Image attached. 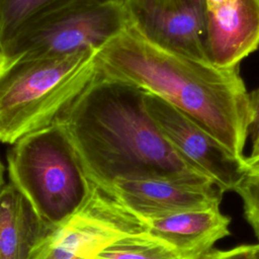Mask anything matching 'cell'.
Masks as SVG:
<instances>
[{"label": "cell", "instance_id": "cell-1", "mask_svg": "<svg viewBox=\"0 0 259 259\" xmlns=\"http://www.w3.org/2000/svg\"><path fill=\"white\" fill-rule=\"evenodd\" d=\"M144 93L128 83L96 73L58 120L89 179L110 193L119 179L213 183L163 136L145 107Z\"/></svg>", "mask_w": 259, "mask_h": 259}, {"label": "cell", "instance_id": "cell-2", "mask_svg": "<svg viewBox=\"0 0 259 259\" xmlns=\"http://www.w3.org/2000/svg\"><path fill=\"white\" fill-rule=\"evenodd\" d=\"M96 67L98 75L178 108L245 162L249 92L239 66L221 68L168 51L130 24L96 53Z\"/></svg>", "mask_w": 259, "mask_h": 259}, {"label": "cell", "instance_id": "cell-3", "mask_svg": "<svg viewBox=\"0 0 259 259\" xmlns=\"http://www.w3.org/2000/svg\"><path fill=\"white\" fill-rule=\"evenodd\" d=\"M31 59L0 66V143L58 121L97 73L96 53Z\"/></svg>", "mask_w": 259, "mask_h": 259}, {"label": "cell", "instance_id": "cell-4", "mask_svg": "<svg viewBox=\"0 0 259 259\" xmlns=\"http://www.w3.org/2000/svg\"><path fill=\"white\" fill-rule=\"evenodd\" d=\"M7 165L9 182L51 228L75 214L94 188L60 121L15 142L8 151Z\"/></svg>", "mask_w": 259, "mask_h": 259}, {"label": "cell", "instance_id": "cell-5", "mask_svg": "<svg viewBox=\"0 0 259 259\" xmlns=\"http://www.w3.org/2000/svg\"><path fill=\"white\" fill-rule=\"evenodd\" d=\"M131 24L125 4L71 0L26 21L1 53V64L99 51Z\"/></svg>", "mask_w": 259, "mask_h": 259}, {"label": "cell", "instance_id": "cell-6", "mask_svg": "<svg viewBox=\"0 0 259 259\" xmlns=\"http://www.w3.org/2000/svg\"><path fill=\"white\" fill-rule=\"evenodd\" d=\"M148 232L147 223L125 207L113 193L94 184L86 203L53 228L28 259H94L115 240Z\"/></svg>", "mask_w": 259, "mask_h": 259}, {"label": "cell", "instance_id": "cell-7", "mask_svg": "<svg viewBox=\"0 0 259 259\" xmlns=\"http://www.w3.org/2000/svg\"><path fill=\"white\" fill-rule=\"evenodd\" d=\"M144 103L160 132L185 161L207 176L223 193L236 190L247 175L245 162L173 105L146 92Z\"/></svg>", "mask_w": 259, "mask_h": 259}, {"label": "cell", "instance_id": "cell-8", "mask_svg": "<svg viewBox=\"0 0 259 259\" xmlns=\"http://www.w3.org/2000/svg\"><path fill=\"white\" fill-rule=\"evenodd\" d=\"M131 24L150 41L210 63L205 50V0H127Z\"/></svg>", "mask_w": 259, "mask_h": 259}, {"label": "cell", "instance_id": "cell-9", "mask_svg": "<svg viewBox=\"0 0 259 259\" xmlns=\"http://www.w3.org/2000/svg\"><path fill=\"white\" fill-rule=\"evenodd\" d=\"M112 193L145 222L190 209L220 207L224 194L211 182L163 178L119 179L113 183Z\"/></svg>", "mask_w": 259, "mask_h": 259}, {"label": "cell", "instance_id": "cell-10", "mask_svg": "<svg viewBox=\"0 0 259 259\" xmlns=\"http://www.w3.org/2000/svg\"><path fill=\"white\" fill-rule=\"evenodd\" d=\"M259 48V0L206 5L205 50L221 68H233Z\"/></svg>", "mask_w": 259, "mask_h": 259}, {"label": "cell", "instance_id": "cell-11", "mask_svg": "<svg viewBox=\"0 0 259 259\" xmlns=\"http://www.w3.org/2000/svg\"><path fill=\"white\" fill-rule=\"evenodd\" d=\"M148 232L172 246L184 259H201L230 235L231 218L220 207L190 209L146 222Z\"/></svg>", "mask_w": 259, "mask_h": 259}, {"label": "cell", "instance_id": "cell-12", "mask_svg": "<svg viewBox=\"0 0 259 259\" xmlns=\"http://www.w3.org/2000/svg\"><path fill=\"white\" fill-rule=\"evenodd\" d=\"M52 229L11 182L0 188V259H28Z\"/></svg>", "mask_w": 259, "mask_h": 259}, {"label": "cell", "instance_id": "cell-13", "mask_svg": "<svg viewBox=\"0 0 259 259\" xmlns=\"http://www.w3.org/2000/svg\"><path fill=\"white\" fill-rule=\"evenodd\" d=\"M94 259H184L172 246L149 232L121 237Z\"/></svg>", "mask_w": 259, "mask_h": 259}, {"label": "cell", "instance_id": "cell-14", "mask_svg": "<svg viewBox=\"0 0 259 259\" xmlns=\"http://www.w3.org/2000/svg\"><path fill=\"white\" fill-rule=\"evenodd\" d=\"M69 1L71 0H0V55L7 42L26 21ZM98 1L125 4L127 0Z\"/></svg>", "mask_w": 259, "mask_h": 259}, {"label": "cell", "instance_id": "cell-15", "mask_svg": "<svg viewBox=\"0 0 259 259\" xmlns=\"http://www.w3.org/2000/svg\"><path fill=\"white\" fill-rule=\"evenodd\" d=\"M235 192L243 202L244 215L259 242V175H246Z\"/></svg>", "mask_w": 259, "mask_h": 259}, {"label": "cell", "instance_id": "cell-16", "mask_svg": "<svg viewBox=\"0 0 259 259\" xmlns=\"http://www.w3.org/2000/svg\"><path fill=\"white\" fill-rule=\"evenodd\" d=\"M249 109L248 137L251 141V152L246 156L245 161H252L259 158V87L249 93Z\"/></svg>", "mask_w": 259, "mask_h": 259}, {"label": "cell", "instance_id": "cell-17", "mask_svg": "<svg viewBox=\"0 0 259 259\" xmlns=\"http://www.w3.org/2000/svg\"><path fill=\"white\" fill-rule=\"evenodd\" d=\"M201 259H250L248 245H239L225 250L212 249Z\"/></svg>", "mask_w": 259, "mask_h": 259}, {"label": "cell", "instance_id": "cell-18", "mask_svg": "<svg viewBox=\"0 0 259 259\" xmlns=\"http://www.w3.org/2000/svg\"><path fill=\"white\" fill-rule=\"evenodd\" d=\"M247 175H259V158L252 161H245Z\"/></svg>", "mask_w": 259, "mask_h": 259}, {"label": "cell", "instance_id": "cell-19", "mask_svg": "<svg viewBox=\"0 0 259 259\" xmlns=\"http://www.w3.org/2000/svg\"><path fill=\"white\" fill-rule=\"evenodd\" d=\"M250 259H259V242L257 244L248 245Z\"/></svg>", "mask_w": 259, "mask_h": 259}, {"label": "cell", "instance_id": "cell-20", "mask_svg": "<svg viewBox=\"0 0 259 259\" xmlns=\"http://www.w3.org/2000/svg\"><path fill=\"white\" fill-rule=\"evenodd\" d=\"M3 173H4V167L3 164L0 161V188L4 185V178H3Z\"/></svg>", "mask_w": 259, "mask_h": 259}, {"label": "cell", "instance_id": "cell-21", "mask_svg": "<svg viewBox=\"0 0 259 259\" xmlns=\"http://www.w3.org/2000/svg\"><path fill=\"white\" fill-rule=\"evenodd\" d=\"M225 1L226 0H205L206 5H218V4H221Z\"/></svg>", "mask_w": 259, "mask_h": 259}, {"label": "cell", "instance_id": "cell-22", "mask_svg": "<svg viewBox=\"0 0 259 259\" xmlns=\"http://www.w3.org/2000/svg\"><path fill=\"white\" fill-rule=\"evenodd\" d=\"M1 63H2V59H1V57H0V66H1Z\"/></svg>", "mask_w": 259, "mask_h": 259}]
</instances>
